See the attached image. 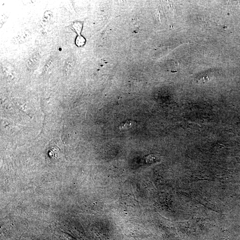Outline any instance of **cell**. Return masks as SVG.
<instances>
[{
  "label": "cell",
  "mask_w": 240,
  "mask_h": 240,
  "mask_svg": "<svg viewBox=\"0 0 240 240\" xmlns=\"http://www.w3.org/2000/svg\"><path fill=\"white\" fill-rule=\"evenodd\" d=\"M39 55L35 54L31 56L27 62V65L29 69H33L37 66L39 62Z\"/></svg>",
  "instance_id": "1"
},
{
  "label": "cell",
  "mask_w": 240,
  "mask_h": 240,
  "mask_svg": "<svg viewBox=\"0 0 240 240\" xmlns=\"http://www.w3.org/2000/svg\"><path fill=\"white\" fill-rule=\"evenodd\" d=\"M72 65V64L70 60V59H68L66 61V62H65L64 68V70L65 73H69V72H70V70L71 69Z\"/></svg>",
  "instance_id": "2"
},
{
  "label": "cell",
  "mask_w": 240,
  "mask_h": 240,
  "mask_svg": "<svg viewBox=\"0 0 240 240\" xmlns=\"http://www.w3.org/2000/svg\"><path fill=\"white\" fill-rule=\"evenodd\" d=\"M158 159L157 158V157H154L153 155H151V156H149L147 157L146 161L148 163H151V162H155V161H157Z\"/></svg>",
  "instance_id": "3"
},
{
  "label": "cell",
  "mask_w": 240,
  "mask_h": 240,
  "mask_svg": "<svg viewBox=\"0 0 240 240\" xmlns=\"http://www.w3.org/2000/svg\"><path fill=\"white\" fill-rule=\"evenodd\" d=\"M52 64H53V62L51 59H49L48 62H47L45 65L44 66V70H49V68L52 66Z\"/></svg>",
  "instance_id": "4"
}]
</instances>
